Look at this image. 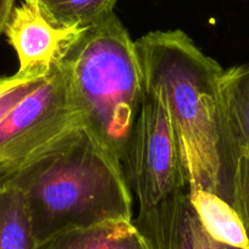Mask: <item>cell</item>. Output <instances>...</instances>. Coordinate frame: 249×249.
<instances>
[{
	"mask_svg": "<svg viewBox=\"0 0 249 249\" xmlns=\"http://www.w3.org/2000/svg\"><path fill=\"white\" fill-rule=\"evenodd\" d=\"M59 65L85 126L124 164L145 94L136 42L114 13L86 27Z\"/></svg>",
	"mask_w": 249,
	"mask_h": 249,
	"instance_id": "3",
	"label": "cell"
},
{
	"mask_svg": "<svg viewBox=\"0 0 249 249\" xmlns=\"http://www.w3.org/2000/svg\"><path fill=\"white\" fill-rule=\"evenodd\" d=\"M83 31L85 28L56 27L33 6L23 3L14 9L4 33L18 54V71H49L61 61Z\"/></svg>",
	"mask_w": 249,
	"mask_h": 249,
	"instance_id": "8",
	"label": "cell"
},
{
	"mask_svg": "<svg viewBox=\"0 0 249 249\" xmlns=\"http://www.w3.org/2000/svg\"><path fill=\"white\" fill-rule=\"evenodd\" d=\"M221 95L231 205L249 232V66L224 71Z\"/></svg>",
	"mask_w": 249,
	"mask_h": 249,
	"instance_id": "6",
	"label": "cell"
},
{
	"mask_svg": "<svg viewBox=\"0 0 249 249\" xmlns=\"http://www.w3.org/2000/svg\"><path fill=\"white\" fill-rule=\"evenodd\" d=\"M36 249H154L135 221L117 220L75 229L38 243Z\"/></svg>",
	"mask_w": 249,
	"mask_h": 249,
	"instance_id": "9",
	"label": "cell"
},
{
	"mask_svg": "<svg viewBox=\"0 0 249 249\" xmlns=\"http://www.w3.org/2000/svg\"><path fill=\"white\" fill-rule=\"evenodd\" d=\"M56 27L86 28L114 14L117 0H25Z\"/></svg>",
	"mask_w": 249,
	"mask_h": 249,
	"instance_id": "12",
	"label": "cell"
},
{
	"mask_svg": "<svg viewBox=\"0 0 249 249\" xmlns=\"http://www.w3.org/2000/svg\"><path fill=\"white\" fill-rule=\"evenodd\" d=\"M14 9H15V0H0V36L5 32Z\"/></svg>",
	"mask_w": 249,
	"mask_h": 249,
	"instance_id": "14",
	"label": "cell"
},
{
	"mask_svg": "<svg viewBox=\"0 0 249 249\" xmlns=\"http://www.w3.org/2000/svg\"><path fill=\"white\" fill-rule=\"evenodd\" d=\"M6 182L22 192L38 243L75 229L133 220L124 164L83 124Z\"/></svg>",
	"mask_w": 249,
	"mask_h": 249,
	"instance_id": "2",
	"label": "cell"
},
{
	"mask_svg": "<svg viewBox=\"0 0 249 249\" xmlns=\"http://www.w3.org/2000/svg\"><path fill=\"white\" fill-rule=\"evenodd\" d=\"M38 241L22 192L0 182V249H36Z\"/></svg>",
	"mask_w": 249,
	"mask_h": 249,
	"instance_id": "10",
	"label": "cell"
},
{
	"mask_svg": "<svg viewBox=\"0 0 249 249\" xmlns=\"http://www.w3.org/2000/svg\"><path fill=\"white\" fill-rule=\"evenodd\" d=\"M85 124L68 78L55 64L0 121V181L37 161Z\"/></svg>",
	"mask_w": 249,
	"mask_h": 249,
	"instance_id": "4",
	"label": "cell"
},
{
	"mask_svg": "<svg viewBox=\"0 0 249 249\" xmlns=\"http://www.w3.org/2000/svg\"><path fill=\"white\" fill-rule=\"evenodd\" d=\"M124 165L140 212L152 209L175 193L187 190L169 110L158 93L145 90Z\"/></svg>",
	"mask_w": 249,
	"mask_h": 249,
	"instance_id": "5",
	"label": "cell"
},
{
	"mask_svg": "<svg viewBox=\"0 0 249 249\" xmlns=\"http://www.w3.org/2000/svg\"><path fill=\"white\" fill-rule=\"evenodd\" d=\"M133 221L154 249H243L227 243L205 227L187 190L175 193L152 209L138 212Z\"/></svg>",
	"mask_w": 249,
	"mask_h": 249,
	"instance_id": "7",
	"label": "cell"
},
{
	"mask_svg": "<svg viewBox=\"0 0 249 249\" xmlns=\"http://www.w3.org/2000/svg\"><path fill=\"white\" fill-rule=\"evenodd\" d=\"M136 45L145 90L158 93L169 110L187 190L231 204L221 95L225 70L181 30L147 33Z\"/></svg>",
	"mask_w": 249,
	"mask_h": 249,
	"instance_id": "1",
	"label": "cell"
},
{
	"mask_svg": "<svg viewBox=\"0 0 249 249\" xmlns=\"http://www.w3.org/2000/svg\"><path fill=\"white\" fill-rule=\"evenodd\" d=\"M49 71H18L10 76H0V121L36 89Z\"/></svg>",
	"mask_w": 249,
	"mask_h": 249,
	"instance_id": "13",
	"label": "cell"
},
{
	"mask_svg": "<svg viewBox=\"0 0 249 249\" xmlns=\"http://www.w3.org/2000/svg\"><path fill=\"white\" fill-rule=\"evenodd\" d=\"M188 193L203 224L212 233L216 234L232 246L249 249L248 230L238 213L230 203L219 196L203 191H188Z\"/></svg>",
	"mask_w": 249,
	"mask_h": 249,
	"instance_id": "11",
	"label": "cell"
}]
</instances>
